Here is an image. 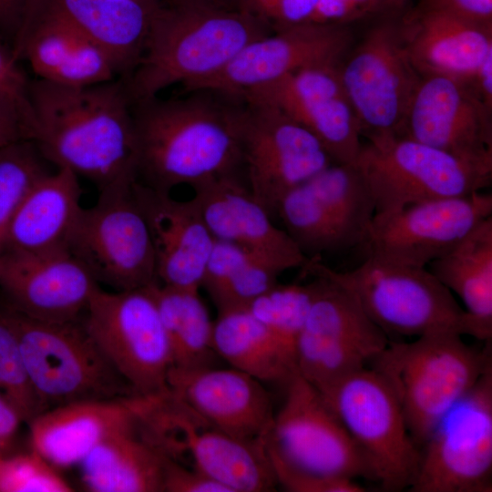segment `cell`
<instances>
[{"mask_svg": "<svg viewBox=\"0 0 492 492\" xmlns=\"http://www.w3.org/2000/svg\"><path fill=\"white\" fill-rule=\"evenodd\" d=\"M396 10L406 9L408 0H387Z\"/></svg>", "mask_w": 492, "mask_h": 492, "instance_id": "cell-52", "label": "cell"}, {"mask_svg": "<svg viewBox=\"0 0 492 492\" xmlns=\"http://www.w3.org/2000/svg\"><path fill=\"white\" fill-rule=\"evenodd\" d=\"M404 24L407 52L421 77L470 82L492 52V26L416 7L406 9Z\"/></svg>", "mask_w": 492, "mask_h": 492, "instance_id": "cell-27", "label": "cell"}, {"mask_svg": "<svg viewBox=\"0 0 492 492\" xmlns=\"http://www.w3.org/2000/svg\"><path fill=\"white\" fill-rule=\"evenodd\" d=\"M77 176L56 168L40 176L25 194L6 231L4 250L67 249L83 207Z\"/></svg>", "mask_w": 492, "mask_h": 492, "instance_id": "cell-29", "label": "cell"}, {"mask_svg": "<svg viewBox=\"0 0 492 492\" xmlns=\"http://www.w3.org/2000/svg\"><path fill=\"white\" fill-rule=\"evenodd\" d=\"M308 183L341 225L354 247L363 244L375 214L372 194L354 163H333Z\"/></svg>", "mask_w": 492, "mask_h": 492, "instance_id": "cell-35", "label": "cell"}, {"mask_svg": "<svg viewBox=\"0 0 492 492\" xmlns=\"http://www.w3.org/2000/svg\"><path fill=\"white\" fill-rule=\"evenodd\" d=\"M138 1H141V2H144V3H147V4H160L163 2V0H138Z\"/></svg>", "mask_w": 492, "mask_h": 492, "instance_id": "cell-53", "label": "cell"}, {"mask_svg": "<svg viewBox=\"0 0 492 492\" xmlns=\"http://www.w3.org/2000/svg\"><path fill=\"white\" fill-rule=\"evenodd\" d=\"M319 0H240V8L273 31L306 23Z\"/></svg>", "mask_w": 492, "mask_h": 492, "instance_id": "cell-43", "label": "cell"}, {"mask_svg": "<svg viewBox=\"0 0 492 492\" xmlns=\"http://www.w3.org/2000/svg\"><path fill=\"white\" fill-rule=\"evenodd\" d=\"M138 397L69 403L30 420L32 450L56 468L78 466L101 442L134 422Z\"/></svg>", "mask_w": 492, "mask_h": 492, "instance_id": "cell-26", "label": "cell"}, {"mask_svg": "<svg viewBox=\"0 0 492 492\" xmlns=\"http://www.w3.org/2000/svg\"><path fill=\"white\" fill-rule=\"evenodd\" d=\"M152 289L170 346L172 367L188 370L215 366L219 357L212 344L213 322L199 291L159 282Z\"/></svg>", "mask_w": 492, "mask_h": 492, "instance_id": "cell-34", "label": "cell"}, {"mask_svg": "<svg viewBox=\"0 0 492 492\" xmlns=\"http://www.w3.org/2000/svg\"><path fill=\"white\" fill-rule=\"evenodd\" d=\"M27 0H0V38L13 42L20 28Z\"/></svg>", "mask_w": 492, "mask_h": 492, "instance_id": "cell-48", "label": "cell"}, {"mask_svg": "<svg viewBox=\"0 0 492 492\" xmlns=\"http://www.w3.org/2000/svg\"><path fill=\"white\" fill-rule=\"evenodd\" d=\"M408 490L492 491V368L436 425Z\"/></svg>", "mask_w": 492, "mask_h": 492, "instance_id": "cell-14", "label": "cell"}, {"mask_svg": "<svg viewBox=\"0 0 492 492\" xmlns=\"http://www.w3.org/2000/svg\"><path fill=\"white\" fill-rule=\"evenodd\" d=\"M401 137L469 160L492 163V110L468 81L423 76Z\"/></svg>", "mask_w": 492, "mask_h": 492, "instance_id": "cell-20", "label": "cell"}, {"mask_svg": "<svg viewBox=\"0 0 492 492\" xmlns=\"http://www.w3.org/2000/svg\"><path fill=\"white\" fill-rule=\"evenodd\" d=\"M32 124L28 97L0 88V149L31 140Z\"/></svg>", "mask_w": 492, "mask_h": 492, "instance_id": "cell-44", "label": "cell"}, {"mask_svg": "<svg viewBox=\"0 0 492 492\" xmlns=\"http://www.w3.org/2000/svg\"><path fill=\"white\" fill-rule=\"evenodd\" d=\"M21 422H25L15 405L0 393V452L15 436Z\"/></svg>", "mask_w": 492, "mask_h": 492, "instance_id": "cell-49", "label": "cell"}, {"mask_svg": "<svg viewBox=\"0 0 492 492\" xmlns=\"http://www.w3.org/2000/svg\"><path fill=\"white\" fill-rule=\"evenodd\" d=\"M99 287L68 249L1 251L0 289L6 308L27 318L78 321Z\"/></svg>", "mask_w": 492, "mask_h": 492, "instance_id": "cell-19", "label": "cell"}, {"mask_svg": "<svg viewBox=\"0 0 492 492\" xmlns=\"http://www.w3.org/2000/svg\"><path fill=\"white\" fill-rule=\"evenodd\" d=\"M415 7L492 26V0H419Z\"/></svg>", "mask_w": 492, "mask_h": 492, "instance_id": "cell-46", "label": "cell"}, {"mask_svg": "<svg viewBox=\"0 0 492 492\" xmlns=\"http://www.w3.org/2000/svg\"><path fill=\"white\" fill-rule=\"evenodd\" d=\"M43 159L32 140H20L0 149V254L22 199L33 183L47 172Z\"/></svg>", "mask_w": 492, "mask_h": 492, "instance_id": "cell-38", "label": "cell"}, {"mask_svg": "<svg viewBox=\"0 0 492 492\" xmlns=\"http://www.w3.org/2000/svg\"><path fill=\"white\" fill-rule=\"evenodd\" d=\"M464 304L481 342L492 337V216L426 267Z\"/></svg>", "mask_w": 492, "mask_h": 492, "instance_id": "cell-31", "label": "cell"}, {"mask_svg": "<svg viewBox=\"0 0 492 492\" xmlns=\"http://www.w3.org/2000/svg\"><path fill=\"white\" fill-rule=\"evenodd\" d=\"M241 9L160 3L152 14L144 52L122 78L132 102L180 84L185 92L223 69L248 44L272 33Z\"/></svg>", "mask_w": 492, "mask_h": 492, "instance_id": "cell-3", "label": "cell"}, {"mask_svg": "<svg viewBox=\"0 0 492 492\" xmlns=\"http://www.w3.org/2000/svg\"><path fill=\"white\" fill-rule=\"evenodd\" d=\"M470 82L486 106L492 110V52L485 58Z\"/></svg>", "mask_w": 492, "mask_h": 492, "instance_id": "cell-50", "label": "cell"}, {"mask_svg": "<svg viewBox=\"0 0 492 492\" xmlns=\"http://www.w3.org/2000/svg\"><path fill=\"white\" fill-rule=\"evenodd\" d=\"M281 272L249 250L215 239L204 268L201 287L209 293L218 313L247 309L278 282Z\"/></svg>", "mask_w": 492, "mask_h": 492, "instance_id": "cell-33", "label": "cell"}, {"mask_svg": "<svg viewBox=\"0 0 492 492\" xmlns=\"http://www.w3.org/2000/svg\"><path fill=\"white\" fill-rule=\"evenodd\" d=\"M168 390L204 423L240 438L264 439L272 423L263 383L233 367H172Z\"/></svg>", "mask_w": 492, "mask_h": 492, "instance_id": "cell-22", "label": "cell"}, {"mask_svg": "<svg viewBox=\"0 0 492 492\" xmlns=\"http://www.w3.org/2000/svg\"><path fill=\"white\" fill-rule=\"evenodd\" d=\"M320 392L367 459L375 482L385 491L408 490L418 470L420 448L385 380L364 367Z\"/></svg>", "mask_w": 492, "mask_h": 492, "instance_id": "cell-11", "label": "cell"}, {"mask_svg": "<svg viewBox=\"0 0 492 492\" xmlns=\"http://www.w3.org/2000/svg\"><path fill=\"white\" fill-rule=\"evenodd\" d=\"M315 276L314 295L297 341L296 366L321 391L367 367L390 340L349 291Z\"/></svg>", "mask_w": 492, "mask_h": 492, "instance_id": "cell-12", "label": "cell"}, {"mask_svg": "<svg viewBox=\"0 0 492 492\" xmlns=\"http://www.w3.org/2000/svg\"><path fill=\"white\" fill-rule=\"evenodd\" d=\"M192 199L216 240L240 245L268 261L282 272L303 268L309 258L272 220L237 173L216 177L191 187Z\"/></svg>", "mask_w": 492, "mask_h": 492, "instance_id": "cell-23", "label": "cell"}, {"mask_svg": "<svg viewBox=\"0 0 492 492\" xmlns=\"http://www.w3.org/2000/svg\"><path fill=\"white\" fill-rule=\"evenodd\" d=\"M213 349L231 367L262 383L286 384L297 373L295 362L272 333L247 309L218 313Z\"/></svg>", "mask_w": 492, "mask_h": 492, "instance_id": "cell-32", "label": "cell"}, {"mask_svg": "<svg viewBox=\"0 0 492 492\" xmlns=\"http://www.w3.org/2000/svg\"><path fill=\"white\" fill-rule=\"evenodd\" d=\"M168 457L144 424L138 403L134 422L97 445L78 466L91 492H160Z\"/></svg>", "mask_w": 492, "mask_h": 492, "instance_id": "cell-30", "label": "cell"}, {"mask_svg": "<svg viewBox=\"0 0 492 492\" xmlns=\"http://www.w3.org/2000/svg\"><path fill=\"white\" fill-rule=\"evenodd\" d=\"M133 102L137 179L165 192L237 173L245 100L209 89Z\"/></svg>", "mask_w": 492, "mask_h": 492, "instance_id": "cell-1", "label": "cell"}, {"mask_svg": "<svg viewBox=\"0 0 492 492\" xmlns=\"http://www.w3.org/2000/svg\"><path fill=\"white\" fill-rule=\"evenodd\" d=\"M0 491L70 492L73 488L56 466L31 449L26 454L2 458Z\"/></svg>", "mask_w": 492, "mask_h": 492, "instance_id": "cell-40", "label": "cell"}, {"mask_svg": "<svg viewBox=\"0 0 492 492\" xmlns=\"http://www.w3.org/2000/svg\"><path fill=\"white\" fill-rule=\"evenodd\" d=\"M84 35L128 77L145 49L151 17L159 4L138 0H32Z\"/></svg>", "mask_w": 492, "mask_h": 492, "instance_id": "cell-28", "label": "cell"}, {"mask_svg": "<svg viewBox=\"0 0 492 492\" xmlns=\"http://www.w3.org/2000/svg\"><path fill=\"white\" fill-rule=\"evenodd\" d=\"M16 61L26 60L37 78L84 87L119 77L110 57L56 14L27 0L11 46Z\"/></svg>", "mask_w": 492, "mask_h": 492, "instance_id": "cell-24", "label": "cell"}, {"mask_svg": "<svg viewBox=\"0 0 492 492\" xmlns=\"http://www.w3.org/2000/svg\"><path fill=\"white\" fill-rule=\"evenodd\" d=\"M302 270L326 277L349 291L387 336L417 338L456 333L477 339L464 308L426 267L366 256L355 268L338 272L315 257Z\"/></svg>", "mask_w": 492, "mask_h": 492, "instance_id": "cell-5", "label": "cell"}, {"mask_svg": "<svg viewBox=\"0 0 492 492\" xmlns=\"http://www.w3.org/2000/svg\"><path fill=\"white\" fill-rule=\"evenodd\" d=\"M354 41L349 26L306 22L276 30L248 44L223 69L190 91L243 97L296 71L338 64Z\"/></svg>", "mask_w": 492, "mask_h": 492, "instance_id": "cell-18", "label": "cell"}, {"mask_svg": "<svg viewBox=\"0 0 492 492\" xmlns=\"http://www.w3.org/2000/svg\"><path fill=\"white\" fill-rule=\"evenodd\" d=\"M314 289V281L306 284L277 282L247 307L250 313L272 333L295 364L297 341Z\"/></svg>", "mask_w": 492, "mask_h": 492, "instance_id": "cell-37", "label": "cell"}, {"mask_svg": "<svg viewBox=\"0 0 492 492\" xmlns=\"http://www.w3.org/2000/svg\"><path fill=\"white\" fill-rule=\"evenodd\" d=\"M132 190L149 229L159 282L199 291L215 239L195 200H176L138 179Z\"/></svg>", "mask_w": 492, "mask_h": 492, "instance_id": "cell-25", "label": "cell"}, {"mask_svg": "<svg viewBox=\"0 0 492 492\" xmlns=\"http://www.w3.org/2000/svg\"><path fill=\"white\" fill-rule=\"evenodd\" d=\"M31 140L56 168L102 190L137 179L132 105L125 82L68 87L29 81Z\"/></svg>", "mask_w": 492, "mask_h": 492, "instance_id": "cell-2", "label": "cell"}, {"mask_svg": "<svg viewBox=\"0 0 492 492\" xmlns=\"http://www.w3.org/2000/svg\"><path fill=\"white\" fill-rule=\"evenodd\" d=\"M492 216L491 193L428 200L375 213L362 248L366 256L427 267Z\"/></svg>", "mask_w": 492, "mask_h": 492, "instance_id": "cell-16", "label": "cell"}, {"mask_svg": "<svg viewBox=\"0 0 492 492\" xmlns=\"http://www.w3.org/2000/svg\"><path fill=\"white\" fill-rule=\"evenodd\" d=\"M354 164L372 194L375 213L484 191L492 183V163L401 136L363 142Z\"/></svg>", "mask_w": 492, "mask_h": 492, "instance_id": "cell-8", "label": "cell"}, {"mask_svg": "<svg viewBox=\"0 0 492 492\" xmlns=\"http://www.w3.org/2000/svg\"><path fill=\"white\" fill-rule=\"evenodd\" d=\"M162 488L165 492H229L195 467L185 466L171 457L165 463Z\"/></svg>", "mask_w": 492, "mask_h": 492, "instance_id": "cell-45", "label": "cell"}, {"mask_svg": "<svg viewBox=\"0 0 492 492\" xmlns=\"http://www.w3.org/2000/svg\"><path fill=\"white\" fill-rule=\"evenodd\" d=\"M242 97L278 108L310 131L334 163L355 161L362 147V136L339 76L338 64L296 71Z\"/></svg>", "mask_w": 492, "mask_h": 492, "instance_id": "cell-21", "label": "cell"}, {"mask_svg": "<svg viewBox=\"0 0 492 492\" xmlns=\"http://www.w3.org/2000/svg\"><path fill=\"white\" fill-rule=\"evenodd\" d=\"M136 179L100 190L96 203L82 209L67 243L98 285L111 291L159 282L149 229L133 194Z\"/></svg>", "mask_w": 492, "mask_h": 492, "instance_id": "cell-10", "label": "cell"}, {"mask_svg": "<svg viewBox=\"0 0 492 492\" xmlns=\"http://www.w3.org/2000/svg\"><path fill=\"white\" fill-rule=\"evenodd\" d=\"M276 214L305 256L353 248L346 233L307 181L288 191Z\"/></svg>", "mask_w": 492, "mask_h": 492, "instance_id": "cell-36", "label": "cell"}, {"mask_svg": "<svg viewBox=\"0 0 492 492\" xmlns=\"http://www.w3.org/2000/svg\"><path fill=\"white\" fill-rule=\"evenodd\" d=\"M285 386L265 436L268 453L308 472L375 482L367 459L322 393L298 373Z\"/></svg>", "mask_w": 492, "mask_h": 492, "instance_id": "cell-13", "label": "cell"}, {"mask_svg": "<svg viewBox=\"0 0 492 492\" xmlns=\"http://www.w3.org/2000/svg\"><path fill=\"white\" fill-rule=\"evenodd\" d=\"M163 2L169 5H192L223 9H241L240 0H163Z\"/></svg>", "mask_w": 492, "mask_h": 492, "instance_id": "cell-51", "label": "cell"}, {"mask_svg": "<svg viewBox=\"0 0 492 492\" xmlns=\"http://www.w3.org/2000/svg\"><path fill=\"white\" fill-rule=\"evenodd\" d=\"M94 293L81 322L135 395L168 391L171 350L152 286Z\"/></svg>", "mask_w": 492, "mask_h": 492, "instance_id": "cell-9", "label": "cell"}, {"mask_svg": "<svg viewBox=\"0 0 492 492\" xmlns=\"http://www.w3.org/2000/svg\"><path fill=\"white\" fill-rule=\"evenodd\" d=\"M269 454V453H268ZM277 486L290 492H364L357 480L319 475L293 467L269 454Z\"/></svg>", "mask_w": 492, "mask_h": 492, "instance_id": "cell-41", "label": "cell"}, {"mask_svg": "<svg viewBox=\"0 0 492 492\" xmlns=\"http://www.w3.org/2000/svg\"><path fill=\"white\" fill-rule=\"evenodd\" d=\"M159 432L170 457L189 454L193 467L229 492H267L277 487L265 438L248 440L216 429L171 395L160 403Z\"/></svg>", "mask_w": 492, "mask_h": 492, "instance_id": "cell-17", "label": "cell"}, {"mask_svg": "<svg viewBox=\"0 0 492 492\" xmlns=\"http://www.w3.org/2000/svg\"><path fill=\"white\" fill-rule=\"evenodd\" d=\"M3 311L16 333L41 413L69 403L135 395L88 334L81 319L48 323L7 308Z\"/></svg>", "mask_w": 492, "mask_h": 492, "instance_id": "cell-6", "label": "cell"}, {"mask_svg": "<svg viewBox=\"0 0 492 492\" xmlns=\"http://www.w3.org/2000/svg\"><path fill=\"white\" fill-rule=\"evenodd\" d=\"M456 333L389 341L370 363L395 394L421 448L440 419L492 368L491 341L481 348Z\"/></svg>", "mask_w": 492, "mask_h": 492, "instance_id": "cell-4", "label": "cell"}, {"mask_svg": "<svg viewBox=\"0 0 492 492\" xmlns=\"http://www.w3.org/2000/svg\"><path fill=\"white\" fill-rule=\"evenodd\" d=\"M406 9L372 21L338 63V72L356 114L362 138L401 136L421 76L405 44Z\"/></svg>", "mask_w": 492, "mask_h": 492, "instance_id": "cell-7", "label": "cell"}, {"mask_svg": "<svg viewBox=\"0 0 492 492\" xmlns=\"http://www.w3.org/2000/svg\"><path fill=\"white\" fill-rule=\"evenodd\" d=\"M29 81L11 50L7 51L0 46V88L28 97Z\"/></svg>", "mask_w": 492, "mask_h": 492, "instance_id": "cell-47", "label": "cell"}, {"mask_svg": "<svg viewBox=\"0 0 492 492\" xmlns=\"http://www.w3.org/2000/svg\"><path fill=\"white\" fill-rule=\"evenodd\" d=\"M0 393L15 405L27 423L41 413L16 333L3 310L0 311Z\"/></svg>", "mask_w": 492, "mask_h": 492, "instance_id": "cell-39", "label": "cell"}, {"mask_svg": "<svg viewBox=\"0 0 492 492\" xmlns=\"http://www.w3.org/2000/svg\"><path fill=\"white\" fill-rule=\"evenodd\" d=\"M244 100L241 166L250 191L272 216L288 191L334 162L310 131L278 108Z\"/></svg>", "mask_w": 492, "mask_h": 492, "instance_id": "cell-15", "label": "cell"}, {"mask_svg": "<svg viewBox=\"0 0 492 492\" xmlns=\"http://www.w3.org/2000/svg\"><path fill=\"white\" fill-rule=\"evenodd\" d=\"M399 11L387 0H319L308 22L350 26Z\"/></svg>", "mask_w": 492, "mask_h": 492, "instance_id": "cell-42", "label": "cell"}]
</instances>
